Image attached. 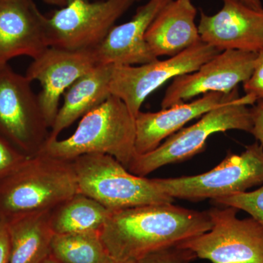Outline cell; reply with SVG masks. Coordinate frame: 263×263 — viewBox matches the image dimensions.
Here are the masks:
<instances>
[{"instance_id": "4", "label": "cell", "mask_w": 263, "mask_h": 263, "mask_svg": "<svg viewBox=\"0 0 263 263\" xmlns=\"http://www.w3.org/2000/svg\"><path fill=\"white\" fill-rule=\"evenodd\" d=\"M256 102L257 98L254 95L246 94L212 109L195 124L168 137L155 150L144 155H136L128 171L146 177L162 166L183 162L200 153L205 150L209 137L215 133L233 129L250 133L252 118L248 105H253Z\"/></svg>"}, {"instance_id": "30", "label": "cell", "mask_w": 263, "mask_h": 263, "mask_svg": "<svg viewBox=\"0 0 263 263\" xmlns=\"http://www.w3.org/2000/svg\"><path fill=\"white\" fill-rule=\"evenodd\" d=\"M41 263H62L60 262V261L57 260V259L53 258L52 256L49 255L47 257V258L45 259Z\"/></svg>"}, {"instance_id": "14", "label": "cell", "mask_w": 263, "mask_h": 263, "mask_svg": "<svg viewBox=\"0 0 263 263\" xmlns=\"http://www.w3.org/2000/svg\"><path fill=\"white\" fill-rule=\"evenodd\" d=\"M46 25V16L34 0H0V66L42 53L48 48Z\"/></svg>"}, {"instance_id": "27", "label": "cell", "mask_w": 263, "mask_h": 263, "mask_svg": "<svg viewBox=\"0 0 263 263\" xmlns=\"http://www.w3.org/2000/svg\"><path fill=\"white\" fill-rule=\"evenodd\" d=\"M10 243L8 224L0 221V263H9Z\"/></svg>"}, {"instance_id": "24", "label": "cell", "mask_w": 263, "mask_h": 263, "mask_svg": "<svg viewBox=\"0 0 263 263\" xmlns=\"http://www.w3.org/2000/svg\"><path fill=\"white\" fill-rule=\"evenodd\" d=\"M28 158L0 135V182Z\"/></svg>"}, {"instance_id": "10", "label": "cell", "mask_w": 263, "mask_h": 263, "mask_svg": "<svg viewBox=\"0 0 263 263\" xmlns=\"http://www.w3.org/2000/svg\"><path fill=\"white\" fill-rule=\"evenodd\" d=\"M220 51L200 41L167 60L140 65H114L110 95L120 99L135 118L143 102L164 83L177 76L197 70Z\"/></svg>"}, {"instance_id": "12", "label": "cell", "mask_w": 263, "mask_h": 263, "mask_svg": "<svg viewBox=\"0 0 263 263\" xmlns=\"http://www.w3.org/2000/svg\"><path fill=\"white\" fill-rule=\"evenodd\" d=\"M97 65L93 49L69 51L48 47L33 60L25 76L31 82L37 81L41 85L38 100L50 129L60 109L62 95Z\"/></svg>"}, {"instance_id": "8", "label": "cell", "mask_w": 263, "mask_h": 263, "mask_svg": "<svg viewBox=\"0 0 263 263\" xmlns=\"http://www.w3.org/2000/svg\"><path fill=\"white\" fill-rule=\"evenodd\" d=\"M26 76L0 66V135L28 157L48 141L50 127Z\"/></svg>"}, {"instance_id": "21", "label": "cell", "mask_w": 263, "mask_h": 263, "mask_svg": "<svg viewBox=\"0 0 263 263\" xmlns=\"http://www.w3.org/2000/svg\"><path fill=\"white\" fill-rule=\"evenodd\" d=\"M62 263H113L100 233L54 235L51 254Z\"/></svg>"}, {"instance_id": "1", "label": "cell", "mask_w": 263, "mask_h": 263, "mask_svg": "<svg viewBox=\"0 0 263 263\" xmlns=\"http://www.w3.org/2000/svg\"><path fill=\"white\" fill-rule=\"evenodd\" d=\"M209 212L152 204L112 213L100 232L116 260L136 259L159 249L179 245L212 229Z\"/></svg>"}, {"instance_id": "11", "label": "cell", "mask_w": 263, "mask_h": 263, "mask_svg": "<svg viewBox=\"0 0 263 263\" xmlns=\"http://www.w3.org/2000/svg\"><path fill=\"white\" fill-rule=\"evenodd\" d=\"M257 57L258 53L238 50L220 52L197 70L174 78L166 89L161 107L170 108L207 93L229 94L240 83L249 80Z\"/></svg>"}, {"instance_id": "31", "label": "cell", "mask_w": 263, "mask_h": 263, "mask_svg": "<svg viewBox=\"0 0 263 263\" xmlns=\"http://www.w3.org/2000/svg\"><path fill=\"white\" fill-rule=\"evenodd\" d=\"M113 263H138L136 259H124V260H114Z\"/></svg>"}, {"instance_id": "22", "label": "cell", "mask_w": 263, "mask_h": 263, "mask_svg": "<svg viewBox=\"0 0 263 263\" xmlns=\"http://www.w3.org/2000/svg\"><path fill=\"white\" fill-rule=\"evenodd\" d=\"M224 206L234 207L243 211L263 227V185L252 192L235 194L231 196L213 200Z\"/></svg>"}, {"instance_id": "2", "label": "cell", "mask_w": 263, "mask_h": 263, "mask_svg": "<svg viewBox=\"0 0 263 263\" xmlns=\"http://www.w3.org/2000/svg\"><path fill=\"white\" fill-rule=\"evenodd\" d=\"M79 193L72 161L39 153L0 182V221L51 212Z\"/></svg>"}, {"instance_id": "9", "label": "cell", "mask_w": 263, "mask_h": 263, "mask_svg": "<svg viewBox=\"0 0 263 263\" xmlns=\"http://www.w3.org/2000/svg\"><path fill=\"white\" fill-rule=\"evenodd\" d=\"M238 212L234 207L212 208L208 211L212 229L179 247L212 263H263V227L252 217L239 219Z\"/></svg>"}, {"instance_id": "15", "label": "cell", "mask_w": 263, "mask_h": 263, "mask_svg": "<svg viewBox=\"0 0 263 263\" xmlns=\"http://www.w3.org/2000/svg\"><path fill=\"white\" fill-rule=\"evenodd\" d=\"M172 0H148L129 22L114 26L103 42L93 49L98 65H140L155 61L146 41L151 24Z\"/></svg>"}, {"instance_id": "18", "label": "cell", "mask_w": 263, "mask_h": 263, "mask_svg": "<svg viewBox=\"0 0 263 263\" xmlns=\"http://www.w3.org/2000/svg\"><path fill=\"white\" fill-rule=\"evenodd\" d=\"M113 65H98L81 76L64 94L63 105L50 130V140L58 139L62 131L97 108L110 96Z\"/></svg>"}, {"instance_id": "26", "label": "cell", "mask_w": 263, "mask_h": 263, "mask_svg": "<svg viewBox=\"0 0 263 263\" xmlns=\"http://www.w3.org/2000/svg\"><path fill=\"white\" fill-rule=\"evenodd\" d=\"M252 128L250 133L263 147V100H258L251 108Z\"/></svg>"}, {"instance_id": "7", "label": "cell", "mask_w": 263, "mask_h": 263, "mask_svg": "<svg viewBox=\"0 0 263 263\" xmlns=\"http://www.w3.org/2000/svg\"><path fill=\"white\" fill-rule=\"evenodd\" d=\"M137 1L139 0H70L46 16L48 47L69 51L95 49Z\"/></svg>"}, {"instance_id": "6", "label": "cell", "mask_w": 263, "mask_h": 263, "mask_svg": "<svg viewBox=\"0 0 263 263\" xmlns=\"http://www.w3.org/2000/svg\"><path fill=\"white\" fill-rule=\"evenodd\" d=\"M154 179L168 196L191 201L214 200L245 193L263 183V147L255 142L240 155L229 153L214 168L204 174Z\"/></svg>"}, {"instance_id": "16", "label": "cell", "mask_w": 263, "mask_h": 263, "mask_svg": "<svg viewBox=\"0 0 263 263\" xmlns=\"http://www.w3.org/2000/svg\"><path fill=\"white\" fill-rule=\"evenodd\" d=\"M239 97L236 88L229 94L207 93L190 103L177 104L160 111H140L136 117V155L155 150L163 140L182 129L190 121Z\"/></svg>"}, {"instance_id": "19", "label": "cell", "mask_w": 263, "mask_h": 263, "mask_svg": "<svg viewBox=\"0 0 263 263\" xmlns=\"http://www.w3.org/2000/svg\"><path fill=\"white\" fill-rule=\"evenodd\" d=\"M50 212L37 213L8 223L10 243L9 263H41L51 254L54 233Z\"/></svg>"}, {"instance_id": "25", "label": "cell", "mask_w": 263, "mask_h": 263, "mask_svg": "<svg viewBox=\"0 0 263 263\" xmlns=\"http://www.w3.org/2000/svg\"><path fill=\"white\" fill-rule=\"evenodd\" d=\"M243 86L246 94L254 95L257 100H263V51L259 52L253 72Z\"/></svg>"}, {"instance_id": "28", "label": "cell", "mask_w": 263, "mask_h": 263, "mask_svg": "<svg viewBox=\"0 0 263 263\" xmlns=\"http://www.w3.org/2000/svg\"><path fill=\"white\" fill-rule=\"evenodd\" d=\"M245 4L248 5L252 9L263 11V7L261 0H241Z\"/></svg>"}, {"instance_id": "20", "label": "cell", "mask_w": 263, "mask_h": 263, "mask_svg": "<svg viewBox=\"0 0 263 263\" xmlns=\"http://www.w3.org/2000/svg\"><path fill=\"white\" fill-rule=\"evenodd\" d=\"M113 212L79 193L51 211L50 224L54 235L100 233Z\"/></svg>"}, {"instance_id": "3", "label": "cell", "mask_w": 263, "mask_h": 263, "mask_svg": "<svg viewBox=\"0 0 263 263\" xmlns=\"http://www.w3.org/2000/svg\"><path fill=\"white\" fill-rule=\"evenodd\" d=\"M136 118L122 100L110 95L81 118L72 136L50 140L40 153L72 161L89 154L111 156L127 169L136 157Z\"/></svg>"}, {"instance_id": "23", "label": "cell", "mask_w": 263, "mask_h": 263, "mask_svg": "<svg viewBox=\"0 0 263 263\" xmlns=\"http://www.w3.org/2000/svg\"><path fill=\"white\" fill-rule=\"evenodd\" d=\"M197 258L193 251L179 245L159 249L143 256L138 263H190Z\"/></svg>"}, {"instance_id": "17", "label": "cell", "mask_w": 263, "mask_h": 263, "mask_svg": "<svg viewBox=\"0 0 263 263\" xmlns=\"http://www.w3.org/2000/svg\"><path fill=\"white\" fill-rule=\"evenodd\" d=\"M191 0H172L154 19L146 34L155 57H174L201 41Z\"/></svg>"}, {"instance_id": "5", "label": "cell", "mask_w": 263, "mask_h": 263, "mask_svg": "<svg viewBox=\"0 0 263 263\" xmlns=\"http://www.w3.org/2000/svg\"><path fill=\"white\" fill-rule=\"evenodd\" d=\"M79 192L112 212L152 204L174 203L155 179L131 174L111 156L89 154L72 160Z\"/></svg>"}, {"instance_id": "13", "label": "cell", "mask_w": 263, "mask_h": 263, "mask_svg": "<svg viewBox=\"0 0 263 263\" xmlns=\"http://www.w3.org/2000/svg\"><path fill=\"white\" fill-rule=\"evenodd\" d=\"M216 14L201 11L197 26L202 42L219 51L259 53L263 51V11L252 9L241 0H221Z\"/></svg>"}, {"instance_id": "29", "label": "cell", "mask_w": 263, "mask_h": 263, "mask_svg": "<svg viewBox=\"0 0 263 263\" xmlns=\"http://www.w3.org/2000/svg\"><path fill=\"white\" fill-rule=\"evenodd\" d=\"M43 1L48 5H55V6L62 8V7L65 6L70 0H43Z\"/></svg>"}]
</instances>
